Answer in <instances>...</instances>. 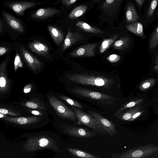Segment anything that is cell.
Here are the masks:
<instances>
[{
    "mask_svg": "<svg viewBox=\"0 0 158 158\" xmlns=\"http://www.w3.org/2000/svg\"><path fill=\"white\" fill-rule=\"evenodd\" d=\"M27 111L32 115L39 117H44L49 116L50 114L47 111L26 108Z\"/></svg>",
    "mask_w": 158,
    "mask_h": 158,
    "instance_id": "cell-33",
    "label": "cell"
},
{
    "mask_svg": "<svg viewBox=\"0 0 158 158\" xmlns=\"http://www.w3.org/2000/svg\"><path fill=\"white\" fill-rule=\"evenodd\" d=\"M120 56L117 54H112L109 56L107 58V60L111 63H115L120 59Z\"/></svg>",
    "mask_w": 158,
    "mask_h": 158,
    "instance_id": "cell-37",
    "label": "cell"
},
{
    "mask_svg": "<svg viewBox=\"0 0 158 158\" xmlns=\"http://www.w3.org/2000/svg\"><path fill=\"white\" fill-rule=\"evenodd\" d=\"M52 125L58 132L67 136L89 138L97 135V132L93 130L74 126L64 122L53 120Z\"/></svg>",
    "mask_w": 158,
    "mask_h": 158,
    "instance_id": "cell-6",
    "label": "cell"
},
{
    "mask_svg": "<svg viewBox=\"0 0 158 158\" xmlns=\"http://www.w3.org/2000/svg\"><path fill=\"white\" fill-rule=\"evenodd\" d=\"M19 137L24 141L23 149L27 158L35 157L39 151H52L57 156L62 152V141L58 134L49 131L26 132Z\"/></svg>",
    "mask_w": 158,
    "mask_h": 158,
    "instance_id": "cell-1",
    "label": "cell"
},
{
    "mask_svg": "<svg viewBox=\"0 0 158 158\" xmlns=\"http://www.w3.org/2000/svg\"><path fill=\"white\" fill-rule=\"evenodd\" d=\"M82 35L78 32H72L69 28L62 46L64 50L82 39Z\"/></svg>",
    "mask_w": 158,
    "mask_h": 158,
    "instance_id": "cell-19",
    "label": "cell"
},
{
    "mask_svg": "<svg viewBox=\"0 0 158 158\" xmlns=\"http://www.w3.org/2000/svg\"><path fill=\"white\" fill-rule=\"evenodd\" d=\"M115 0H106L105 3L103 5V6H106L107 5H109L112 4Z\"/></svg>",
    "mask_w": 158,
    "mask_h": 158,
    "instance_id": "cell-42",
    "label": "cell"
},
{
    "mask_svg": "<svg viewBox=\"0 0 158 158\" xmlns=\"http://www.w3.org/2000/svg\"><path fill=\"white\" fill-rule=\"evenodd\" d=\"M118 36V35L116 34L110 38L104 39L101 44L100 53H102L104 52L115 42Z\"/></svg>",
    "mask_w": 158,
    "mask_h": 158,
    "instance_id": "cell-30",
    "label": "cell"
},
{
    "mask_svg": "<svg viewBox=\"0 0 158 158\" xmlns=\"http://www.w3.org/2000/svg\"><path fill=\"white\" fill-rule=\"evenodd\" d=\"M76 25L81 29L86 32L97 34H102L103 33L101 30L94 27L84 22L78 21Z\"/></svg>",
    "mask_w": 158,
    "mask_h": 158,
    "instance_id": "cell-29",
    "label": "cell"
},
{
    "mask_svg": "<svg viewBox=\"0 0 158 158\" xmlns=\"http://www.w3.org/2000/svg\"><path fill=\"white\" fill-rule=\"evenodd\" d=\"M141 109V107L137 105L124 110L116 117L122 121H129L135 113Z\"/></svg>",
    "mask_w": 158,
    "mask_h": 158,
    "instance_id": "cell-22",
    "label": "cell"
},
{
    "mask_svg": "<svg viewBox=\"0 0 158 158\" xmlns=\"http://www.w3.org/2000/svg\"><path fill=\"white\" fill-rule=\"evenodd\" d=\"M57 97L62 100L66 104L73 107L82 109L84 108L83 106L78 102L65 95L60 94H54Z\"/></svg>",
    "mask_w": 158,
    "mask_h": 158,
    "instance_id": "cell-25",
    "label": "cell"
},
{
    "mask_svg": "<svg viewBox=\"0 0 158 158\" xmlns=\"http://www.w3.org/2000/svg\"><path fill=\"white\" fill-rule=\"evenodd\" d=\"M73 95L98 106L108 107L114 106L118 101L116 97L86 89L75 87L71 90Z\"/></svg>",
    "mask_w": 158,
    "mask_h": 158,
    "instance_id": "cell-4",
    "label": "cell"
},
{
    "mask_svg": "<svg viewBox=\"0 0 158 158\" xmlns=\"http://www.w3.org/2000/svg\"><path fill=\"white\" fill-rule=\"evenodd\" d=\"M88 112L97 120L110 137L114 138L116 137L118 133L116 129V125L114 123L98 112L91 110L88 111Z\"/></svg>",
    "mask_w": 158,
    "mask_h": 158,
    "instance_id": "cell-13",
    "label": "cell"
},
{
    "mask_svg": "<svg viewBox=\"0 0 158 158\" xmlns=\"http://www.w3.org/2000/svg\"><path fill=\"white\" fill-rule=\"evenodd\" d=\"M98 44V43H96L84 45L72 51L70 55L73 56H94L95 48Z\"/></svg>",
    "mask_w": 158,
    "mask_h": 158,
    "instance_id": "cell-15",
    "label": "cell"
},
{
    "mask_svg": "<svg viewBox=\"0 0 158 158\" xmlns=\"http://www.w3.org/2000/svg\"><path fill=\"white\" fill-rule=\"evenodd\" d=\"M48 28L54 42L58 45H59L64 38L61 31L57 27L53 26H48Z\"/></svg>",
    "mask_w": 158,
    "mask_h": 158,
    "instance_id": "cell-24",
    "label": "cell"
},
{
    "mask_svg": "<svg viewBox=\"0 0 158 158\" xmlns=\"http://www.w3.org/2000/svg\"><path fill=\"white\" fill-rule=\"evenodd\" d=\"M18 105L25 108L48 111L46 99L37 95H31L29 99H23L16 102Z\"/></svg>",
    "mask_w": 158,
    "mask_h": 158,
    "instance_id": "cell-12",
    "label": "cell"
},
{
    "mask_svg": "<svg viewBox=\"0 0 158 158\" xmlns=\"http://www.w3.org/2000/svg\"><path fill=\"white\" fill-rule=\"evenodd\" d=\"M153 69L156 71H158V64L155 65L153 68Z\"/></svg>",
    "mask_w": 158,
    "mask_h": 158,
    "instance_id": "cell-46",
    "label": "cell"
},
{
    "mask_svg": "<svg viewBox=\"0 0 158 158\" xmlns=\"http://www.w3.org/2000/svg\"><path fill=\"white\" fill-rule=\"evenodd\" d=\"M2 13L5 21L10 27L19 32H23V26L19 20L5 11H2Z\"/></svg>",
    "mask_w": 158,
    "mask_h": 158,
    "instance_id": "cell-17",
    "label": "cell"
},
{
    "mask_svg": "<svg viewBox=\"0 0 158 158\" xmlns=\"http://www.w3.org/2000/svg\"><path fill=\"white\" fill-rule=\"evenodd\" d=\"M0 113L13 117L32 115L16 102L8 100L0 102Z\"/></svg>",
    "mask_w": 158,
    "mask_h": 158,
    "instance_id": "cell-10",
    "label": "cell"
},
{
    "mask_svg": "<svg viewBox=\"0 0 158 158\" xmlns=\"http://www.w3.org/2000/svg\"><path fill=\"white\" fill-rule=\"evenodd\" d=\"M19 137L11 140L0 133V156L2 158H27L23 148L24 141Z\"/></svg>",
    "mask_w": 158,
    "mask_h": 158,
    "instance_id": "cell-5",
    "label": "cell"
},
{
    "mask_svg": "<svg viewBox=\"0 0 158 158\" xmlns=\"http://www.w3.org/2000/svg\"><path fill=\"white\" fill-rule=\"evenodd\" d=\"M158 3V0H152L147 13V18H149L153 14Z\"/></svg>",
    "mask_w": 158,
    "mask_h": 158,
    "instance_id": "cell-35",
    "label": "cell"
},
{
    "mask_svg": "<svg viewBox=\"0 0 158 158\" xmlns=\"http://www.w3.org/2000/svg\"><path fill=\"white\" fill-rule=\"evenodd\" d=\"M60 12L59 10L54 8H42L34 12L32 15V17L36 19H44L54 16Z\"/></svg>",
    "mask_w": 158,
    "mask_h": 158,
    "instance_id": "cell-18",
    "label": "cell"
},
{
    "mask_svg": "<svg viewBox=\"0 0 158 158\" xmlns=\"http://www.w3.org/2000/svg\"><path fill=\"white\" fill-rule=\"evenodd\" d=\"M44 3L29 1L8 2L5 3L4 6L10 8L19 15L22 16L26 9Z\"/></svg>",
    "mask_w": 158,
    "mask_h": 158,
    "instance_id": "cell-14",
    "label": "cell"
},
{
    "mask_svg": "<svg viewBox=\"0 0 158 158\" xmlns=\"http://www.w3.org/2000/svg\"><path fill=\"white\" fill-rule=\"evenodd\" d=\"M144 110H140L135 113L132 116L129 121H133L135 120L143 114Z\"/></svg>",
    "mask_w": 158,
    "mask_h": 158,
    "instance_id": "cell-38",
    "label": "cell"
},
{
    "mask_svg": "<svg viewBox=\"0 0 158 158\" xmlns=\"http://www.w3.org/2000/svg\"><path fill=\"white\" fill-rule=\"evenodd\" d=\"M87 9V6L85 5L76 7L69 13V18L71 19H74L78 18L85 13Z\"/></svg>",
    "mask_w": 158,
    "mask_h": 158,
    "instance_id": "cell-28",
    "label": "cell"
},
{
    "mask_svg": "<svg viewBox=\"0 0 158 158\" xmlns=\"http://www.w3.org/2000/svg\"><path fill=\"white\" fill-rule=\"evenodd\" d=\"M155 80L151 78L147 79L142 82L139 86V89L142 91H145L152 87L155 83Z\"/></svg>",
    "mask_w": 158,
    "mask_h": 158,
    "instance_id": "cell-34",
    "label": "cell"
},
{
    "mask_svg": "<svg viewBox=\"0 0 158 158\" xmlns=\"http://www.w3.org/2000/svg\"><path fill=\"white\" fill-rule=\"evenodd\" d=\"M14 69L15 72L18 68H22L23 65L21 60L20 57L18 53H16L14 61Z\"/></svg>",
    "mask_w": 158,
    "mask_h": 158,
    "instance_id": "cell-36",
    "label": "cell"
},
{
    "mask_svg": "<svg viewBox=\"0 0 158 158\" xmlns=\"http://www.w3.org/2000/svg\"><path fill=\"white\" fill-rule=\"evenodd\" d=\"M2 23L1 20H0V33H1L2 31Z\"/></svg>",
    "mask_w": 158,
    "mask_h": 158,
    "instance_id": "cell-44",
    "label": "cell"
},
{
    "mask_svg": "<svg viewBox=\"0 0 158 158\" xmlns=\"http://www.w3.org/2000/svg\"><path fill=\"white\" fill-rule=\"evenodd\" d=\"M7 52L6 49L5 47H0V55L2 56L6 53Z\"/></svg>",
    "mask_w": 158,
    "mask_h": 158,
    "instance_id": "cell-41",
    "label": "cell"
},
{
    "mask_svg": "<svg viewBox=\"0 0 158 158\" xmlns=\"http://www.w3.org/2000/svg\"><path fill=\"white\" fill-rule=\"evenodd\" d=\"M158 44V26L155 29L151 37L149 47L150 50L154 49Z\"/></svg>",
    "mask_w": 158,
    "mask_h": 158,
    "instance_id": "cell-32",
    "label": "cell"
},
{
    "mask_svg": "<svg viewBox=\"0 0 158 158\" xmlns=\"http://www.w3.org/2000/svg\"><path fill=\"white\" fill-rule=\"evenodd\" d=\"M73 111L77 118V121L74 123V124L88 127L102 135L108 134L107 132L91 115L85 113L81 109L77 108L73 109Z\"/></svg>",
    "mask_w": 158,
    "mask_h": 158,
    "instance_id": "cell-9",
    "label": "cell"
},
{
    "mask_svg": "<svg viewBox=\"0 0 158 158\" xmlns=\"http://www.w3.org/2000/svg\"><path fill=\"white\" fill-rule=\"evenodd\" d=\"M137 3L138 5L141 7L142 5L144 0H135Z\"/></svg>",
    "mask_w": 158,
    "mask_h": 158,
    "instance_id": "cell-43",
    "label": "cell"
},
{
    "mask_svg": "<svg viewBox=\"0 0 158 158\" xmlns=\"http://www.w3.org/2000/svg\"><path fill=\"white\" fill-rule=\"evenodd\" d=\"M126 17L127 22H136L139 19L135 7L131 4H129L127 6Z\"/></svg>",
    "mask_w": 158,
    "mask_h": 158,
    "instance_id": "cell-23",
    "label": "cell"
},
{
    "mask_svg": "<svg viewBox=\"0 0 158 158\" xmlns=\"http://www.w3.org/2000/svg\"><path fill=\"white\" fill-rule=\"evenodd\" d=\"M67 151L73 157L99 158L98 156L75 148H67Z\"/></svg>",
    "mask_w": 158,
    "mask_h": 158,
    "instance_id": "cell-21",
    "label": "cell"
},
{
    "mask_svg": "<svg viewBox=\"0 0 158 158\" xmlns=\"http://www.w3.org/2000/svg\"><path fill=\"white\" fill-rule=\"evenodd\" d=\"M32 85L31 84H29L26 85L23 88V92L25 94L30 92L32 89Z\"/></svg>",
    "mask_w": 158,
    "mask_h": 158,
    "instance_id": "cell-40",
    "label": "cell"
},
{
    "mask_svg": "<svg viewBox=\"0 0 158 158\" xmlns=\"http://www.w3.org/2000/svg\"><path fill=\"white\" fill-rule=\"evenodd\" d=\"M0 120L7 127H16L25 129L40 128L49 123V116L44 117L30 115L13 117L0 113Z\"/></svg>",
    "mask_w": 158,
    "mask_h": 158,
    "instance_id": "cell-3",
    "label": "cell"
},
{
    "mask_svg": "<svg viewBox=\"0 0 158 158\" xmlns=\"http://www.w3.org/2000/svg\"><path fill=\"white\" fill-rule=\"evenodd\" d=\"M20 51L25 61L34 72L40 69L42 65L40 61L23 47L20 48Z\"/></svg>",
    "mask_w": 158,
    "mask_h": 158,
    "instance_id": "cell-16",
    "label": "cell"
},
{
    "mask_svg": "<svg viewBox=\"0 0 158 158\" xmlns=\"http://www.w3.org/2000/svg\"><path fill=\"white\" fill-rule=\"evenodd\" d=\"M127 29L134 34L140 37L144 36L143 26L141 23L135 22L128 25Z\"/></svg>",
    "mask_w": 158,
    "mask_h": 158,
    "instance_id": "cell-27",
    "label": "cell"
},
{
    "mask_svg": "<svg viewBox=\"0 0 158 158\" xmlns=\"http://www.w3.org/2000/svg\"><path fill=\"white\" fill-rule=\"evenodd\" d=\"M29 47L32 52L39 55L47 56L48 54V47L39 41H35L30 43L29 44Z\"/></svg>",
    "mask_w": 158,
    "mask_h": 158,
    "instance_id": "cell-20",
    "label": "cell"
},
{
    "mask_svg": "<svg viewBox=\"0 0 158 158\" xmlns=\"http://www.w3.org/2000/svg\"><path fill=\"white\" fill-rule=\"evenodd\" d=\"M67 78L70 81L83 85H91L109 89L114 84L113 80L106 77L82 74L69 75Z\"/></svg>",
    "mask_w": 158,
    "mask_h": 158,
    "instance_id": "cell-7",
    "label": "cell"
},
{
    "mask_svg": "<svg viewBox=\"0 0 158 158\" xmlns=\"http://www.w3.org/2000/svg\"><path fill=\"white\" fill-rule=\"evenodd\" d=\"M154 64H158V55L156 57V59L154 62Z\"/></svg>",
    "mask_w": 158,
    "mask_h": 158,
    "instance_id": "cell-45",
    "label": "cell"
},
{
    "mask_svg": "<svg viewBox=\"0 0 158 158\" xmlns=\"http://www.w3.org/2000/svg\"><path fill=\"white\" fill-rule=\"evenodd\" d=\"M143 101V99L139 98L132 100L123 104L113 114L115 116H117L120 113L125 110L135 106Z\"/></svg>",
    "mask_w": 158,
    "mask_h": 158,
    "instance_id": "cell-26",
    "label": "cell"
},
{
    "mask_svg": "<svg viewBox=\"0 0 158 158\" xmlns=\"http://www.w3.org/2000/svg\"><path fill=\"white\" fill-rule=\"evenodd\" d=\"M129 42V38L127 37H121L113 44L114 48L118 49H123L127 47Z\"/></svg>",
    "mask_w": 158,
    "mask_h": 158,
    "instance_id": "cell-31",
    "label": "cell"
},
{
    "mask_svg": "<svg viewBox=\"0 0 158 158\" xmlns=\"http://www.w3.org/2000/svg\"><path fill=\"white\" fill-rule=\"evenodd\" d=\"M77 0H62V3L67 6H69L75 3Z\"/></svg>",
    "mask_w": 158,
    "mask_h": 158,
    "instance_id": "cell-39",
    "label": "cell"
},
{
    "mask_svg": "<svg viewBox=\"0 0 158 158\" xmlns=\"http://www.w3.org/2000/svg\"><path fill=\"white\" fill-rule=\"evenodd\" d=\"M46 97L48 111L53 120L63 122L69 121L74 123L77 121L74 111L63 101L52 93L46 94Z\"/></svg>",
    "mask_w": 158,
    "mask_h": 158,
    "instance_id": "cell-2",
    "label": "cell"
},
{
    "mask_svg": "<svg viewBox=\"0 0 158 158\" xmlns=\"http://www.w3.org/2000/svg\"><path fill=\"white\" fill-rule=\"evenodd\" d=\"M158 151V147L151 144L139 146L121 153H114L112 158H143L147 157Z\"/></svg>",
    "mask_w": 158,
    "mask_h": 158,
    "instance_id": "cell-8",
    "label": "cell"
},
{
    "mask_svg": "<svg viewBox=\"0 0 158 158\" xmlns=\"http://www.w3.org/2000/svg\"><path fill=\"white\" fill-rule=\"evenodd\" d=\"M8 59H5L0 65V102L7 100L9 96L10 83L6 71Z\"/></svg>",
    "mask_w": 158,
    "mask_h": 158,
    "instance_id": "cell-11",
    "label": "cell"
}]
</instances>
